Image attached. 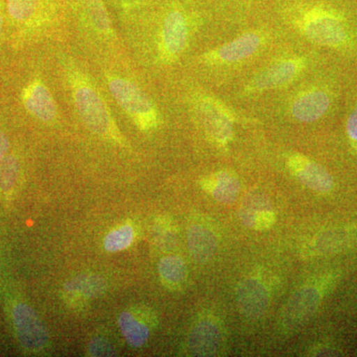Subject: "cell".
<instances>
[{"mask_svg":"<svg viewBox=\"0 0 357 357\" xmlns=\"http://www.w3.org/2000/svg\"><path fill=\"white\" fill-rule=\"evenodd\" d=\"M62 67L73 107L84 126L107 142L128 146L109 103L86 70L68 57L62 59Z\"/></svg>","mask_w":357,"mask_h":357,"instance_id":"1","label":"cell"},{"mask_svg":"<svg viewBox=\"0 0 357 357\" xmlns=\"http://www.w3.org/2000/svg\"><path fill=\"white\" fill-rule=\"evenodd\" d=\"M285 16L293 27L312 44L342 50L349 48L354 42L344 14L333 7L299 2L289 6Z\"/></svg>","mask_w":357,"mask_h":357,"instance_id":"2","label":"cell"},{"mask_svg":"<svg viewBox=\"0 0 357 357\" xmlns=\"http://www.w3.org/2000/svg\"><path fill=\"white\" fill-rule=\"evenodd\" d=\"M105 81L110 95L138 130L152 133L163 123L158 105L139 84L130 77L105 70Z\"/></svg>","mask_w":357,"mask_h":357,"instance_id":"3","label":"cell"},{"mask_svg":"<svg viewBox=\"0 0 357 357\" xmlns=\"http://www.w3.org/2000/svg\"><path fill=\"white\" fill-rule=\"evenodd\" d=\"M201 25L199 14L173 6L162 16L154 36L156 64L170 66L177 63L189 48L192 37Z\"/></svg>","mask_w":357,"mask_h":357,"instance_id":"4","label":"cell"},{"mask_svg":"<svg viewBox=\"0 0 357 357\" xmlns=\"http://www.w3.org/2000/svg\"><path fill=\"white\" fill-rule=\"evenodd\" d=\"M189 105L195 121L211 142L227 147L234 140V124L241 117L229 105L206 93H192Z\"/></svg>","mask_w":357,"mask_h":357,"instance_id":"5","label":"cell"},{"mask_svg":"<svg viewBox=\"0 0 357 357\" xmlns=\"http://www.w3.org/2000/svg\"><path fill=\"white\" fill-rule=\"evenodd\" d=\"M6 13L22 36H38L57 22V0H6Z\"/></svg>","mask_w":357,"mask_h":357,"instance_id":"6","label":"cell"},{"mask_svg":"<svg viewBox=\"0 0 357 357\" xmlns=\"http://www.w3.org/2000/svg\"><path fill=\"white\" fill-rule=\"evenodd\" d=\"M269 40V33L264 29L249 30L231 41L204 52L199 62L206 67H222L248 60L261 50Z\"/></svg>","mask_w":357,"mask_h":357,"instance_id":"7","label":"cell"},{"mask_svg":"<svg viewBox=\"0 0 357 357\" xmlns=\"http://www.w3.org/2000/svg\"><path fill=\"white\" fill-rule=\"evenodd\" d=\"M307 65L309 60L305 56L281 59L255 75L245 84L241 93L243 96H253L285 88L305 72Z\"/></svg>","mask_w":357,"mask_h":357,"instance_id":"8","label":"cell"},{"mask_svg":"<svg viewBox=\"0 0 357 357\" xmlns=\"http://www.w3.org/2000/svg\"><path fill=\"white\" fill-rule=\"evenodd\" d=\"M323 289L318 285H306L294 293L279 317L281 333L284 335L295 333L314 316L325 295Z\"/></svg>","mask_w":357,"mask_h":357,"instance_id":"9","label":"cell"},{"mask_svg":"<svg viewBox=\"0 0 357 357\" xmlns=\"http://www.w3.org/2000/svg\"><path fill=\"white\" fill-rule=\"evenodd\" d=\"M77 16L89 39L105 46L114 44L116 35L103 0H77Z\"/></svg>","mask_w":357,"mask_h":357,"instance_id":"10","label":"cell"},{"mask_svg":"<svg viewBox=\"0 0 357 357\" xmlns=\"http://www.w3.org/2000/svg\"><path fill=\"white\" fill-rule=\"evenodd\" d=\"M332 95L326 88L311 86L296 93L289 103V114L302 123H312L328 114Z\"/></svg>","mask_w":357,"mask_h":357,"instance_id":"11","label":"cell"},{"mask_svg":"<svg viewBox=\"0 0 357 357\" xmlns=\"http://www.w3.org/2000/svg\"><path fill=\"white\" fill-rule=\"evenodd\" d=\"M13 319L20 344L29 351H43L49 342V333L34 310L18 303L13 307Z\"/></svg>","mask_w":357,"mask_h":357,"instance_id":"12","label":"cell"},{"mask_svg":"<svg viewBox=\"0 0 357 357\" xmlns=\"http://www.w3.org/2000/svg\"><path fill=\"white\" fill-rule=\"evenodd\" d=\"M21 100L28 114L37 121L46 124H54L58 121V103L41 77H34L23 86Z\"/></svg>","mask_w":357,"mask_h":357,"instance_id":"13","label":"cell"},{"mask_svg":"<svg viewBox=\"0 0 357 357\" xmlns=\"http://www.w3.org/2000/svg\"><path fill=\"white\" fill-rule=\"evenodd\" d=\"M287 167L294 177L312 191L326 194L335 188V180L325 167L305 155H289Z\"/></svg>","mask_w":357,"mask_h":357,"instance_id":"14","label":"cell"},{"mask_svg":"<svg viewBox=\"0 0 357 357\" xmlns=\"http://www.w3.org/2000/svg\"><path fill=\"white\" fill-rule=\"evenodd\" d=\"M222 328L217 319L204 318L192 326L188 349L192 356H215L222 347Z\"/></svg>","mask_w":357,"mask_h":357,"instance_id":"15","label":"cell"},{"mask_svg":"<svg viewBox=\"0 0 357 357\" xmlns=\"http://www.w3.org/2000/svg\"><path fill=\"white\" fill-rule=\"evenodd\" d=\"M236 301L239 311L245 318H261L269 306L270 296L263 282L255 278L244 279L236 289Z\"/></svg>","mask_w":357,"mask_h":357,"instance_id":"16","label":"cell"},{"mask_svg":"<svg viewBox=\"0 0 357 357\" xmlns=\"http://www.w3.org/2000/svg\"><path fill=\"white\" fill-rule=\"evenodd\" d=\"M239 218L246 227L255 230L270 229L276 220L269 199L265 195L256 192L249 194L243 199Z\"/></svg>","mask_w":357,"mask_h":357,"instance_id":"17","label":"cell"},{"mask_svg":"<svg viewBox=\"0 0 357 357\" xmlns=\"http://www.w3.org/2000/svg\"><path fill=\"white\" fill-rule=\"evenodd\" d=\"M107 289V282L98 274H83L75 277L64 286V295L70 305L86 304L89 301L102 297Z\"/></svg>","mask_w":357,"mask_h":357,"instance_id":"18","label":"cell"},{"mask_svg":"<svg viewBox=\"0 0 357 357\" xmlns=\"http://www.w3.org/2000/svg\"><path fill=\"white\" fill-rule=\"evenodd\" d=\"M199 185L218 203H234L241 192L238 176L229 170L218 171L199 181Z\"/></svg>","mask_w":357,"mask_h":357,"instance_id":"19","label":"cell"},{"mask_svg":"<svg viewBox=\"0 0 357 357\" xmlns=\"http://www.w3.org/2000/svg\"><path fill=\"white\" fill-rule=\"evenodd\" d=\"M187 239L190 255L199 264H206L217 252L218 237L210 227L203 223L190 225Z\"/></svg>","mask_w":357,"mask_h":357,"instance_id":"20","label":"cell"},{"mask_svg":"<svg viewBox=\"0 0 357 357\" xmlns=\"http://www.w3.org/2000/svg\"><path fill=\"white\" fill-rule=\"evenodd\" d=\"M314 248L318 255L340 252L357 245V227H344L328 230L319 234L314 241Z\"/></svg>","mask_w":357,"mask_h":357,"instance_id":"21","label":"cell"},{"mask_svg":"<svg viewBox=\"0 0 357 357\" xmlns=\"http://www.w3.org/2000/svg\"><path fill=\"white\" fill-rule=\"evenodd\" d=\"M119 326L126 342L134 349H139L146 344L151 335V326L147 319L133 312H121Z\"/></svg>","mask_w":357,"mask_h":357,"instance_id":"22","label":"cell"},{"mask_svg":"<svg viewBox=\"0 0 357 357\" xmlns=\"http://www.w3.org/2000/svg\"><path fill=\"white\" fill-rule=\"evenodd\" d=\"M160 278L170 289H180L187 282L188 267L181 256L169 255L158 263Z\"/></svg>","mask_w":357,"mask_h":357,"instance_id":"23","label":"cell"},{"mask_svg":"<svg viewBox=\"0 0 357 357\" xmlns=\"http://www.w3.org/2000/svg\"><path fill=\"white\" fill-rule=\"evenodd\" d=\"M136 231L132 225L126 223L109 232L103 239V248L107 252L126 250L135 241Z\"/></svg>","mask_w":357,"mask_h":357,"instance_id":"24","label":"cell"},{"mask_svg":"<svg viewBox=\"0 0 357 357\" xmlns=\"http://www.w3.org/2000/svg\"><path fill=\"white\" fill-rule=\"evenodd\" d=\"M20 176V163L14 155H6L0 161V192L8 195L13 192Z\"/></svg>","mask_w":357,"mask_h":357,"instance_id":"25","label":"cell"},{"mask_svg":"<svg viewBox=\"0 0 357 357\" xmlns=\"http://www.w3.org/2000/svg\"><path fill=\"white\" fill-rule=\"evenodd\" d=\"M153 237L155 243L159 248H173L177 241L175 225L169 222L166 218H159L154 225Z\"/></svg>","mask_w":357,"mask_h":357,"instance_id":"26","label":"cell"},{"mask_svg":"<svg viewBox=\"0 0 357 357\" xmlns=\"http://www.w3.org/2000/svg\"><path fill=\"white\" fill-rule=\"evenodd\" d=\"M89 354L91 356H115L116 349L107 338L95 337L89 345Z\"/></svg>","mask_w":357,"mask_h":357,"instance_id":"27","label":"cell"},{"mask_svg":"<svg viewBox=\"0 0 357 357\" xmlns=\"http://www.w3.org/2000/svg\"><path fill=\"white\" fill-rule=\"evenodd\" d=\"M345 130L351 147L357 151V105L347 117Z\"/></svg>","mask_w":357,"mask_h":357,"instance_id":"28","label":"cell"},{"mask_svg":"<svg viewBox=\"0 0 357 357\" xmlns=\"http://www.w3.org/2000/svg\"><path fill=\"white\" fill-rule=\"evenodd\" d=\"M10 143H9L8 137L3 131L0 130V161L8 153Z\"/></svg>","mask_w":357,"mask_h":357,"instance_id":"29","label":"cell"},{"mask_svg":"<svg viewBox=\"0 0 357 357\" xmlns=\"http://www.w3.org/2000/svg\"><path fill=\"white\" fill-rule=\"evenodd\" d=\"M337 351L335 349H328V347H324V349H317L316 351H314V356H340V354H337Z\"/></svg>","mask_w":357,"mask_h":357,"instance_id":"30","label":"cell"},{"mask_svg":"<svg viewBox=\"0 0 357 357\" xmlns=\"http://www.w3.org/2000/svg\"><path fill=\"white\" fill-rule=\"evenodd\" d=\"M3 26H4L3 0H0V36H1L2 31H3Z\"/></svg>","mask_w":357,"mask_h":357,"instance_id":"31","label":"cell"},{"mask_svg":"<svg viewBox=\"0 0 357 357\" xmlns=\"http://www.w3.org/2000/svg\"><path fill=\"white\" fill-rule=\"evenodd\" d=\"M146 1V0H128V6L135 7L139 6L143 2Z\"/></svg>","mask_w":357,"mask_h":357,"instance_id":"32","label":"cell"},{"mask_svg":"<svg viewBox=\"0 0 357 357\" xmlns=\"http://www.w3.org/2000/svg\"><path fill=\"white\" fill-rule=\"evenodd\" d=\"M182 1H192V0H182Z\"/></svg>","mask_w":357,"mask_h":357,"instance_id":"33","label":"cell"}]
</instances>
